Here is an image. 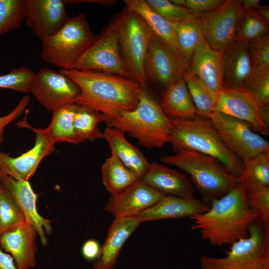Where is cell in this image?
I'll return each mask as SVG.
<instances>
[{
  "mask_svg": "<svg viewBox=\"0 0 269 269\" xmlns=\"http://www.w3.org/2000/svg\"><path fill=\"white\" fill-rule=\"evenodd\" d=\"M59 72L72 80L80 94L75 103L96 111L107 124L122 113L134 110L142 87L129 78L94 71L60 69Z\"/></svg>",
  "mask_w": 269,
  "mask_h": 269,
  "instance_id": "6da1fadb",
  "label": "cell"
},
{
  "mask_svg": "<svg viewBox=\"0 0 269 269\" xmlns=\"http://www.w3.org/2000/svg\"><path fill=\"white\" fill-rule=\"evenodd\" d=\"M257 218L240 184L213 200L206 212L191 217V228L199 231L203 240L221 247L247 237L250 226Z\"/></svg>",
  "mask_w": 269,
  "mask_h": 269,
  "instance_id": "7a4b0ae2",
  "label": "cell"
},
{
  "mask_svg": "<svg viewBox=\"0 0 269 269\" xmlns=\"http://www.w3.org/2000/svg\"><path fill=\"white\" fill-rule=\"evenodd\" d=\"M171 119L169 142L175 152L189 150L210 156L231 173L240 176L242 160L225 144L210 119L197 115L191 119Z\"/></svg>",
  "mask_w": 269,
  "mask_h": 269,
  "instance_id": "3957f363",
  "label": "cell"
},
{
  "mask_svg": "<svg viewBox=\"0 0 269 269\" xmlns=\"http://www.w3.org/2000/svg\"><path fill=\"white\" fill-rule=\"evenodd\" d=\"M107 126L128 133L148 149L161 147L169 142L173 129L172 119L145 87L140 90L136 107L122 113Z\"/></svg>",
  "mask_w": 269,
  "mask_h": 269,
  "instance_id": "277c9868",
  "label": "cell"
},
{
  "mask_svg": "<svg viewBox=\"0 0 269 269\" xmlns=\"http://www.w3.org/2000/svg\"><path fill=\"white\" fill-rule=\"evenodd\" d=\"M165 164L175 166L190 177L202 199L210 205L231 190L240 185V177L231 173L216 159L189 150L160 158Z\"/></svg>",
  "mask_w": 269,
  "mask_h": 269,
  "instance_id": "5b68a950",
  "label": "cell"
},
{
  "mask_svg": "<svg viewBox=\"0 0 269 269\" xmlns=\"http://www.w3.org/2000/svg\"><path fill=\"white\" fill-rule=\"evenodd\" d=\"M97 37L91 30L84 14L69 17L55 34L42 42L41 58L60 69H73Z\"/></svg>",
  "mask_w": 269,
  "mask_h": 269,
  "instance_id": "8992f818",
  "label": "cell"
},
{
  "mask_svg": "<svg viewBox=\"0 0 269 269\" xmlns=\"http://www.w3.org/2000/svg\"><path fill=\"white\" fill-rule=\"evenodd\" d=\"M121 12L119 41L122 57L130 78L145 87V63L153 32L131 8L126 6Z\"/></svg>",
  "mask_w": 269,
  "mask_h": 269,
  "instance_id": "52a82bcc",
  "label": "cell"
},
{
  "mask_svg": "<svg viewBox=\"0 0 269 269\" xmlns=\"http://www.w3.org/2000/svg\"><path fill=\"white\" fill-rule=\"evenodd\" d=\"M121 17V12L112 18L98 35L96 40L79 58L73 69L100 72L130 78L119 45V30Z\"/></svg>",
  "mask_w": 269,
  "mask_h": 269,
  "instance_id": "ba28073f",
  "label": "cell"
},
{
  "mask_svg": "<svg viewBox=\"0 0 269 269\" xmlns=\"http://www.w3.org/2000/svg\"><path fill=\"white\" fill-rule=\"evenodd\" d=\"M210 119L225 144L242 162L269 152V142L248 123L218 111Z\"/></svg>",
  "mask_w": 269,
  "mask_h": 269,
  "instance_id": "9c48e42d",
  "label": "cell"
},
{
  "mask_svg": "<svg viewBox=\"0 0 269 269\" xmlns=\"http://www.w3.org/2000/svg\"><path fill=\"white\" fill-rule=\"evenodd\" d=\"M243 9L240 0H226L217 9L197 15L204 39L211 48L223 53L235 41Z\"/></svg>",
  "mask_w": 269,
  "mask_h": 269,
  "instance_id": "30bf717a",
  "label": "cell"
},
{
  "mask_svg": "<svg viewBox=\"0 0 269 269\" xmlns=\"http://www.w3.org/2000/svg\"><path fill=\"white\" fill-rule=\"evenodd\" d=\"M29 93L49 112L74 103L80 94L78 86L61 72L43 68L35 73L31 80Z\"/></svg>",
  "mask_w": 269,
  "mask_h": 269,
  "instance_id": "8fae6325",
  "label": "cell"
},
{
  "mask_svg": "<svg viewBox=\"0 0 269 269\" xmlns=\"http://www.w3.org/2000/svg\"><path fill=\"white\" fill-rule=\"evenodd\" d=\"M214 110L248 123L254 131L262 134H269V106H260L244 89L223 87Z\"/></svg>",
  "mask_w": 269,
  "mask_h": 269,
  "instance_id": "7c38bea8",
  "label": "cell"
},
{
  "mask_svg": "<svg viewBox=\"0 0 269 269\" xmlns=\"http://www.w3.org/2000/svg\"><path fill=\"white\" fill-rule=\"evenodd\" d=\"M17 125L32 130L36 135L35 142L31 149L17 157L0 151V178L10 176L17 180L28 181L41 161L54 151L55 143L47 137L43 129L32 127L25 118Z\"/></svg>",
  "mask_w": 269,
  "mask_h": 269,
  "instance_id": "4fadbf2b",
  "label": "cell"
},
{
  "mask_svg": "<svg viewBox=\"0 0 269 269\" xmlns=\"http://www.w3.org/2000/svg\"><path fill=\"white\" fill-rule=\"evenodd\" d=\"M189 63L153 33L145 63L147 81L164 90L182 76Z\"/></svg>",
  "mask_w": 269,
  "mask_h": 269,
  "instance_id": "5bb4252c",
  "label": "cell"
},
{
  "mask_svg": "<svg viewBox=\"0 0 269 269\" xmlns=\"http://www.w3.org/2000/svg\"><path fill=\"white\" fill-rule=\"evenodd\" d=\"M24 21L42 41L55 34L69 18L62 0H24Z\"/></svg>",
  "mask_w": 269,
  "mask_h": 269,
  "instance_id": "9a60e30c",
  "label": "cell"
},
{
  "mask_svg": "<svg viewBox=\"0 0 269 269\" xmlns=\"http://www.w3.org/2000/svg\"><path fill=\"white\" fill-rule=\"evenodd\" d=\"M167 196L139 179L119 194L111 196L104 210L115 218L136 217Z\"/></svg>",
  "mask_w": 269,
  "mask_h": 269,
  "instance_id": "2e32d148",
  "label": "cell"
},
{
  "mask_svg": "<svg viewBox=\"0 0 269 269\" xmlns=\"http://www.w3.org/2000/svg\"><path fill=\"white\" fill-rule=\"evenodd\" d=\"M1 183L11 193L20 209L26 222L36 229L42 245L48 243L46 234L52 231L51 220L42 217L36 209L37 194L28 181L17 180L10 176L0 178Z\"/></svg>",
  "mask_w": 269,
  "mask_h": 269,
  "instance_id": "e0dca14e",
  "label": "cell"
},
{
  "mask_svg": "<svg viewBox=\"0 0 269 269\" xmlns=\"http://www.w3.org/2000/svg\"><path fill=\"white\" fill-rule=\"evenodd\" d=\"M38 235L32 225L25 223L0 234V248L13 258L18 269H30L36 266Z\"/></svg>",
  "mask_w": 269,
  "mask_h": 269,
  "instance_id": "ac0fdd59",
  "label": "cell"
},
{
  "mask_svg": "<svg viewBox=\"0 0 269 269\" xmlns=\"http://www.w3.org/2000/svg\"><path fill=\"white\" fill-rule=\"evenodd\" d=\"M166 195L194 197V187L186 173L153 161L140 179Z\"/></svg>",
  "mask_w": 269,
  "mask_h": 269,
  "instance_id": "d6986e66",
  "label": "cell"
},
{
  "mask_svg": "<svg viewBox=\"0 0 269 269\" xmlns=\"http://www.w3.org/2000/svg\"><path fill=\"white\" fill-rule=\"evenodd\" d=\"M189 68L209 89L216 104L223 87V53L213 49L205 41L193 55Z\"/></svg>",
  "mask_w": 269,
  "mask_h": 269,
  "instance_id": "ffe728a7",
  "label": "cell"
},
{
  "mask_svg": "<svg viewBox=\"0 0 269 269\" xmlns=\"http://www.w3.org/2000/svg\"><path fill=\"white\" fill-rule=\"evenodd\" d=\"M141 223L137 216L115 218L111 224L94 269H113L120 251L129 238Z\"/></svg>",
  "mask_w": 269,
  "mask_h": 269,
  "instance_id": "44dd1931",
  "label": "cell"
},
{
  "mask_svg": "<svg viewBox=\"0 0 269 269\" xmlns=\"http://www.w3.org/2000/svg\"><path fill=\"white\" fill-rule=\"evenodd\" d=\"M210 205L202 199L167 195L141 212L137 217L142 222L195 216L207 211Z\"/></svg>",
  "mask_w": 269,
  "mask_h": 269,
  "instance_id": "7402d4cb",
  "label": "cell"
},
{
  "mask_svg": "<svg viewBox=\"0 0 269 269\" xmlns=\"http://www.w3.org/2000/svg\"><path fill=\"white\" fill-rule=\"evenodd\" d=\"M253 70L249 43L236 39L223 52V87L243 89Z\"/></svg>",
  "mask_w": 269,
  "mask_h": 269,
  "instance_id": "603a6c76",
  "label": "cell"
},
{
  "mask_svg": "<svg viewBox=\"0 0 269 269\" xmlns=\"http://www.w3.org/2000/svg\"><path fill=\"white\" fill-rule=\"evenodd\" d=\"M103 134L111 153L140 179L150 163L145 156L126 138L124 133L120 130L107 127Z\"/></svg>",
  "mask_w": 269,
  "mask_h": 269,
  "instance_id": "cb8c5ba5",
  "label": "cell"
},
{
  "mask_svg": "<svg viewBox=\"0 0 269 269\" xmlns=\"http://www.w3.org/2000/svg\"><path fill=\"white\" fill-rule=\"evenodd\" d=\"M160 105L171 119H191L196 110L183 76L165 89Z\"/></svg>",
  "mask_w": 269,
  "mask_h": 269,
  "instance_id": "d4e9b609",
  "label": "cell"
},
{
  "mask_svg": "<svg viewBox=\"0 0 269 269\" xmlns=\"http://www.w3.org/2000/svg\"><path fill=\"white\" fill-rule=\"evenodd\" d=\"M124 2L126 6L136 12L144 20L154 35L180 55L175 39V23L167 21L154 12L145 0H125Z\"/></svg>",
  "mask_w": 269,
  "mask_h": 269,
  "instance_id": "484cf974",
  "label": "cell"
},
{
  "mask_svg": "<svg viewBox=\"0 0 269 269\" xmlns=\"http://www.w3.org/2000/svg\"><path fill=\"white\" fill-rule=\"evenodd\" d=\"M202 269H269V250L256 255H226L223 258L199 257Z\"/></svg>",
  "mask_w": 269,
  "mask_h": 269,
  "instance_id": "4316f807",
  "label": "cell"
},
{
  "mask_svg": "<svg viewBox=\"0 0 269 269\" xmlns=\"http://www.w3.org/2000/svg\"><path fill=\"white\" fill-rule=\"evenodd\" d=\"M76 103L66 104L53 112L49 125L43 130L54 143L69 142L79 144L74 128V116Z\"/></svg>",
  "mask_w": 269,
  "mask_h": 269,
  "instance_id": "83f0119b",
  "label": "cell"
},
{
  "mask_svg": "<svg viewBox=\"0 0 269 269\" xmlns=\"http://www.w3.org/2000/svg\"><path fill=\"white\" fill-rule=\"evenodd\" d=\"M175 34L180 55L189 64L195 52L205 42L197 16L175 23Z\"/></svg>",
  "mask_w": 269,
  "mask_h": 269,
  "instance_id": "f1b7e54d",
  "label": "cell"
},
{
  "mask_svg": "<svg viewBox=\"0 0 269 269\" xmlns=\"http://www.w3.org/2000/svg\"><path fill=\"white\" fill-rule=\"evenodd\" d=\"M101 172L103 183L112 196L119 194L139 180L112 153L103 164Z\"/></svg>",
  "mask_w": 269,
  "mask_h": 269,
  "instance_id": "f546056e",
  "label": "cell"
},
{
  "mask_svg": "<svg viewBox=\"0 0 269 269\" xmlns=\"http://www.w3.org/2000/svg\"><path fill=\"white\" fill-rule=\"evenodd\" d=\"M240 184L246 192L269 187V152H263L243 161Z\"/></svg>",
  "mask_w": 269,
  "mask_h": 269,
  "instance_id": "4dcf8cb0",
  "label": "cell"
},
{
  "mask_svg": "<svg viewBox=\"0 0 269 269\" xmlns=\"http://www.w3.org/2000/svg\"><path fill=\"white\" fill-rule=\"evenodd\" d=\"M74 116V128L80 143L104 138L99 129L101 122L106 123L105 117L99 112L76 104Z\"/></svg>",
  "mask_w": 269,
  "mask_h": 269,
  "instance_id": "1f68e13d",
  "label": "cell"
},
{
  "mask_svg": "<svg viewBox=\"0 0 269 269\" xmlns=\"http://www.w3.org/2000/svg\"><path fill=\"white\" fill-rule=\"evenodd\" d=\"M182 76L194 105L196 115L210 119L215 111V101L210 91L190 70L189 66Z\"/></svg>",
  "mask_w": 269,
  "mask_h": 269,
  "instance_id": "d6a6232c",
  "label": "cell"
},
{
  "mask_svg": "<svg viewBox=\"0 0 269 269\" xmlns=\"http://www.w3.org/2000/svg\"><path fill=\"white\" fill-rule=\"evenodd\" d=\"M269 23L254 10L243 9L237 23L236 39L249 43L269 35Z\"/></svg>",
  "mask_w": 269,
  "mask_h": 269,
  "instance_id": "836d02e7",
  "label": "cell"
},
{
  "mask_svg": "<svg viewBox=\"0 0 269 269\" xmlns=\"http://www.w3.org/2000/svg\"><path fill=\"white\" fill-rule=\"evenodd\" d=\"M25 223L11 193L0 181V234Z\"/></svg>",
  "mask_w": 269,
  "mask_h": 269,
  "instance_id": "e575fe53",
  "label": "cell"
},
{
  "mask_svg": "<svg viewBox=\"0 0 269 269\" xmlns=\"http://www.w3.org/2000/svg\"><path fill=\"white\" fill-rule=\"evenodd\" d=\"M24 5V0H0V35L21 26Z\"/></svg>",
  "mask_w": 269,
  "mask_h": 269,
  "instance_id": "d590c367",
  "label": "cell"
},
{
  "mask_svg": "<svg viewBox=\"0 0 269 269\" xmlns=\"http://www.w3.org/2000/svg\"><path fill=\"white\" fill-rule=\"evenodd\" d=\"M243 89L260 106H269V69L254 70Z\"/></svg>",
  "mask_w": 269,
  "mask_h": 269,
  "instance_id": "8d00e7d4",
  "label": "cell"
},
{
  "mask_svg": "<svg viewBox=\"0 0 269 269\" xmlns=\"http://www.w3.org/2000/svg\"><path fill=\"white\" fill-rule=\"evenodd\" d=\"M35 73L29 67L22 66L0 75V88L28 93L30 82Z\"/></svg>",
  "mask_w": 269,
  "mask_h": 269,
  "instance_id": "74e56055",
  "label": "cell"
},
{
  "mask_svg": "<svg viewBox=\"0 0 269 269\" xmlns=\"http://www.w3.org/2000/svg\"><path fill=\"white\" fill-rule=\"evenodd\" d=\"M156 13L172 23H178L195 15L188 8L177 5L167 0H145Z\"/></svg>",
  "mask_w": 269,
  "mask_h": 269,
  "instance_id": "f35d334b",
  "label": "cell"
},
{
  "mask_svg": "<svg viewBox=\"0 0 269 269\" xmlns=\"http://www.w3.org/2000/svg\"><path fill=\"white\" fill-rule=\"evenodd\" d=\"M246 193L249 207L265 230H269V187L258 188Z\"/></svg>",
  "mask_w": 269,
  "mask_h": 269,
  "instance_id": "ab89813d",
  "label": "cell"
},
{
  "mask_svg": "<svg viewBox=\"0 0 269 269\" xmlns=\"http://www.w3.org/2000/svg\"><path fill=\"white\" fill-rule=\"evenodd\" d=\"M254 70L269 69V35L249 43Z\"/></svg>",
  "mask_w": 269,
  "mask_h": 269,
  "instance_id": "60d3db41",
  "label": "cell"
},
{
  "mask_svg": "<svg viewBox=\"0 0 269 269\" xmlns=\"http://www.w3.org/2000/svg\"><path fill=\"white\" fill-rule=\"evenodd\" d=\"M224 1V0H185V7L197 15L217 9Z\"/></svg>",
  "mask_w": 269,
  "mask_h": 269,
  "instance_id": "b9f144b4",
  "label": "cell"
},
{
  "mask_svg": "<svg viewBox=\"0 0 269 269\" xmlns=\"http://www.w3.org/2000/svg\"><path fill=\"white\" fill-rule=\"evenodd\" d=\"M29 101V97L27 95L24 96L21 99L17 106L11 112L5 116L0 117V145L3 142L4 128L23 113Z\"/></svg>",
  "mask_w": 269,
  "mask_h": 269,
  "instance_id": "7bdbcfd3",
  "label": "cell"
},
{
  "mask_svg": "<svg viewBox=\"0 0 269 269\" xmlns=\"http://www.w3.org/2000/svg\"><path fill=\"white\" fill-rule=\"evenodd\" d=\"M100 245L94 239H89L86 241L81 248V254L84 259L88 261L96 260L100 253Z\"/></svg>",
  "mask_w": 269,
  "mask_h": 269,
  "instance_id": "ee69618b",
  "label": "cell"
},
{
  "mask_svg": "<svg viewBox=\"0 0 269 269\" xmlns=\"http://www.w3.org/2000/svg\"><path fill=\"white\" fill-rule=\"evenodd\" d=\"M0 269H18L12 257L0 248Z\"/></svg>",
  "mask_w": 269,
  "mask_h": 269,
  "instance_id": "f6af8a7d",
  "label": "cell"
},
{
  "mask_svg": "<svg viewBox=\"0 0 269 269\" xmlns=\"http://www.w3.org/2000/svg\"><path fill=\"white\" fill-rule=\"evenodd\" d=\"M241 3L244 9L255 10L261 5L260 0H240Z\"/></svg>",
  "mask_w": 269,
  "mask_h": 269,
  "instance_id": "bcb514c9",
  "label": "cell"
},
{
  "mask_svg": "<svg viewBox=\"0 0 269 269\" xmlns=\"http://www.w3.org/2000/svg\"><path fill=\"white\" fill-rule=\"evenodd\" d=\"M254 11L266 22H269V6L268 5H261Z\"/></svg>",
  "mask_w": 269,
  "mask_h": 269,
  "instance_id": "7dc6e473",
  "label": "cell"
}]
</instances>
